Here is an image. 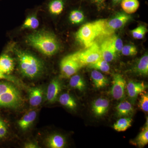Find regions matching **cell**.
Returning <instances> with one entry per match:
<instances>
[{"instance_id": "obj_1", "label": "cell", "mask_w": 148, "mask_h": 148, "mask_svg": "<svg viewBox=\"0 0 148 148\" xmlns=\"http://www.w3.org/2000/svg\"><path fill=\"white\" fill-rule=\"evenodd\" d=\"M26 42L27 45L47 56L55 54L60 48L55 36L47 31H39L28 35Z\"/></svg>"}, {"instance_id": "obj_2", "label": "cell", "mask_w": 148, "mask_h": 148, "mask_svg": "<svg viewBox=\"0 0 148 148\" xmlns=\"http://www.w3.org/2000/svg\"><path fill=\"white\" fill-rule=\"evenodd\" d=\"M18 67L24 76L34 79L42 73L44 64L42 61L33 54L18 49H14Z\"/></svg>"}, {"instance_id": "obj_3", "label": "cell", "mask_w": 148, "mask_h": 148, "mask_svg": "<svg viewBox=\"0 0 148 148\" xmlns=\"http://www.w3.org/2000/svg\"><path fill=\"white\" fill-rule=\"evenodd\" d=\"M107 21L100 19L83 25L76 34V39L85 48L90 46L98 37L102 36Z\"/></svg>"}, {"instance_id": "obj_4", "label": "cell", "mask_w": 148, "mask_h": 148, "mask_svg": "<svg viewBox=\"0 0 148 148\" xmlns=\"http://www.w3.org/2000/svg\"><path fill=\"white\" fill-rule=\"evenodd\" d=\"M23 99L20 91L12 83L0 82V108H16Z\"/></svg>"}, {"instance_id": "obj_5", "label": "cell", "mask_w": 148, "mask_h": 148, "mask_svg": "<svg viewBox=\"0 0 148 148\" xmlns=\"http://www.w3.org/2000/svg\"><path fill=\"white\" fill-rule=\"evenodd\" d=\"M83 66L93 64L102 58L101 49L98 44L94 42L84 50L73 53Z\"/></svg>"}, {"instance_id": "obj_6", "label": "cell", "mask_w": 148, "mask_h": 148, "mask_svg": "<svg viewBox=\"0 0 148 148\" xmlns=\"http://www.w3.org/2000/svg\"><path fill=\"white\" fill-rule=\"evenodd\" d=\"M83 67L73 54L64 57L61 62L60 69L61 76L64 78H69L76 73Z\"/></svg>"}, {"instance_id": "obj_7", "label": "cell", "mask_w": 148, "mask_h": 148, "mask_svg": "<svg viewBox=\"0 0 148 148\" xmlns=\"http://www.w3.org/2000/svg\"><path fill=\"white\" fill-rule=\"evenodd\" d=\"M130 18L131 16L127 13L120 12L117 14L109 21L107 20L102 36H110L115 31L123 27Z\"/></svg>"}, {"instance_id": "obj_8", "label": "cell", "mask_w": 148, "mask_h": 148, "mask_svg": "<svg viewBox=\"0 0 148 148\" xmlns=\"http://www.w3.org/2000/svg\"><path fill=\"white\" fill-rule=\"evenodd\" d=\"M111 94L115 99L121 100L124 98L126 82L121 75L116 74L114 75Z\"/></svg>"}, {"instance_id": "obj_9", "label": "cell", "mask_w": 148, "mask_h": 148, "mask_svg": "<svg viewBox=\"0 0 148 148\" xmlns=\"http://www.w3.org/2000/svg\"><path fill=\"white\" fill-rule=\"evenodd\" d=\"M100 47L102 58L105 61L111 62L116 58L117 53L112 41L111 35L105 40Z\"/></svg>"}, {"instance_id": "obj_10", "label": "cell", "mask_w": 148, "mask_h": 148, "mask_svg": "<svg viewBox=\"0 0 148 148\" xmlns=\"http://www.w3.org/2000/svg\"><path fill=\"white\" fill-rule=\"evenodd\" d=\"M147 86L143 82L130 81L127 83V94L132 103H134L138 96L144 92L147 88Z\"/></svg>"}, {"instance_id": "obj_11", "label": "cell", "mask_w": 148, "mask_h": 148, "mask_svg": "<svg viewBox=\"0 0 148 148\" xmlns=\"http://www.w3.org/2000/svg\"><path fill=\"white\" fill-rule=\"evenodd\" d=\"M62 84L58 79H53L48 86L46 98L49 102L54 103L62 89Z\"/></svg>"}, {"instance_id": "obj_12", "label": "cell", "mask_w": 148, "mask_h": 148, "mask_svg": "<svg viewBox=\"0 0 148 148\" xmlns=\"http://www.w3.org/2000/svg\"><path fill=\"white\" fill-rule=\"evenodd\" d=\"M109 107L108 100L106 98H99L92 103V111L95 116H103L108 112Z\"/></svg>"}, {"instance_id": "obj_13", "label": "cell", "mask_w": 148, "mask_h": 148, "mask_svg": "<svg viewBox=\"0 0 148 148\" xmlns=\"http://www.w3.org/2000/svg\"><path fill=\"white\" fill-rule=\"evenodd\" d=\"M14 67L13 58L7 54H3L0 56V72L10 75L13 71Z\"/></svg>"}, {"instance_id": "obj_14", "label": "cell", "mask_w": 148, "mask_h": 148, "mask_svg": "<svg viewBox=\"0 0 148 148\" xmlns=\"http://www.w3.org/2000/svg\"><path fill=\"white\" fill-rule=\"evenodd\" d=\"M43 89L41 87H34L31 88L29 92V102L33 107L39 106L42 100Z\"/></svg>"}, {"instance_id": "obj_15", "label": "cell", "mask_w": 148, "mask_h": 148, "mask_svg": "<svg viewBox=\"0 0 148 148\" xmlns=\"http://www.w3.org/2000/svg\"><path fill=\"white\" fill-rule=\"evenodd\" d=\"M37 116V113L35 111H31L18 121V126L23 130L28 129L35 121Z\"/></svg>"}, {"instance_id": "obj_16", "label": "cell", "mask_w": 148, "mask_h": 148, "mask_svg": "<svg viewBox=\"0 0 148 148\" xmlns=\"http://www.w3.org/2000/svg\"><path fill=\"white\" fill-rule=\"evenodd\" d=\"M91 77L93 84L97 88H103L108 84V78L97 70H94L92 71Z\"/></svg>"}, {"instance_id": "obj_17", "label": "cell", "mask_w": 148, "mask_h": 148, "mask_svg": "<svg viewBox=\"0 0 148 148\" xmlns=\"http://www.w3.org/2000/svg\"><path fill=\"white\" fill-rule=\"evenodd\" d=\"M46 141L48 147L51 148H64L66 144L65 138L59 134L51 135Z\"/></svg>"}, {"instance_id": "obj_18", "label": "cell", "mask_w": 148, "mask_h": 148, "mask_svg": "<svg viewBox=\"0 0 148 148\" xmlns=\"http://www.w3.org/2000/svg\"><path fill=\"white\" fill-rule=\"evenodd\" d=\"M64 0H49L47 3L49 11L54 15L60 14L64 10Z\"/></svg>"}, {"instance_id": "obj_19", "label": "cell", "mask_w": 148, "mask_h": 148, "mask_svg": "<svg viewBox=\"0 0 148 148\" xmlns=\"http://www.w3.org/2000/svg\"><path fill=\"white\" fill-rule=\"evenodd\" d=\"M117 114L119 116H126L133 113L134 109L131 103L127 101H122L116 106Z\"/></svg>"}, {"instance_id": "obj_20", "label": "cell", "mask_w": 148, "mask_h": 148, "mask_svg": "<svg viewBox=\"0 0 148 148\" xmlns=\"http://www.w3.org/2000/svg\"><path fill=\"white\" fill-rule=\"evenodd\" d=\"M134 71L142 75L147 76L148 74V55L146 53L143 56L134 67Z\"/></svg>"}, {"instance_id": "obj_21", "label": "cell", "mask_w": 148, "mask_h": 148, "mask_svg": "<svg viewBox=\"0 0 148 148\" xmlns=\"http://www.w3.org/2000/svg\"><path fill=\"white\" fill-rule=\"evenodd\" d=\"M121 6L125 13L131 14L138 10L140 3L138 0H122Z\"/></svg>"}, {"instance_id": "obj_22", "label": "cell", "mask_w": 148, "mask_h": 148, "mask_svg": "<svg viewBox=\"0 0 148 148\" xmlns=\"http://www.w3.org/2000/svg\"><path fill=\"white\" fill-rule=\"evenodd\" d=\"M61 105L71 110H75L77 104L73 97L68 93H64L60 95L58 100Z\"/></svg>"}, {"instance_id": "obj_23", "label": "cell", "mask_w": 148, "mask_h": 148, "mask_svg": "<svg viewBox=\"0 0 148 148\" xmlns=\"http://www.w3.org/2000/svg\"><path fill=\"white\" fill-rule=\"evenodd\" d=\"M71 87L80 91H84L86 87L85 82L82 77L79 75L72 76L69 82Z\"/></svg>"}, {"instance_id": "obj_24", "label": "cell", "mask_w": 148, "mask_h": 148, "mask_svg": "<svg viewBox=\"0 0 148 148\" xmlns=\"http://www.w3.org/2000/svg\"><path fill=\"white\" fill-rule=\"evenodd\" d=\"M132 121L130 117L120 119L114 124L113 128L118 132L125 131L131 126Z\"/></svg>"}, {"instance_id": "obj_25", "label": "cell", "mask_w": 148, "mask_h": 148, "mask_svg": "<svg viewBox=\"0 0 148 148\" xmlns=\"http://www.w3.org/2000/svg\"><path fill=\"white\" fill-rule=\"evenodd\" d=\"M148 143V122L145 126L135 140V144L140 147H143Z\"/></svg>"}, {"instance_id": "obj_26", "label": "cell", "mask_w": 148, "mask_h": 148, "mask_svg": "<svg viewBox=\"0 0 148 148\" xmlns=\"http://www.w3.org/2000/svg\"><path fill=\"white\" fill-rule=\"evenodd\" d=\"M39 25V22L36 16L31 15L28 16L25 19L24 23L21 27V30L24 29H37Z\"/></svg>"}, {"instance_id": "obj_27", "label": "cell", "mask_w": 148, "mask_h": 148, "mask_svg": "<svg viewBox=\"0 0 148 148\" xmlns=\"http://www.w3.org/2000/svg\"><path fill=\"white\" fill-rule=\"evenodd\" d=\"M88 66L91 69L99 70L105 73H108L110 71V67L108 62L105 61L103 58H101L95 63L90 64Z\"/></svg>"}, {"instance_id": "obj_28", "label": "cell", "mask_w": 148, "mask_h": 148, "mask_svg": "<svg viewBox=\"0 0 148 148\" xmlns=\"http://www.w3.org/2000/svg\"><path fill=\"white\" fill-rule=\"evenodd\" d=\"M84 18V16L82 12L78 10H74L71 12L69 19L72 23L79 24L82 23Z\"/></svg>"}, {"instance_id": "obj_29", "label": "cell", "mask_w": 148, "mask_h": 148, "mask_svg": "<svg viewBox=\"0 0 148 148\" xmlns=\"http://www.w3.org/2000/svg\"><path fill=\"white\" fill-rule=\"evenodd\" d=\"M147 30L145 26L140 25L131 32L132 37L137 39H141L144 38Z\"/></svg>"}, {"instance_id": "obj_30", "label": "cell", "mask_w": 148, "mask_h": 148, "mask_svg": "<svg viewBox=\"0 0 148 148\" xmlns=\"http://www.w3.org/2000/svg\"><path fill=\"white\" fill-rule=\"evenodd\" d=\"M139 95H140V98L139 103V107L144 112H148V95L147 92L144 91L141 92Z\"/></svg>"}, {"instance_id": "obj_31", "label": "cell", "mask_w": 148, "mask_h": 148, "mask_svg": "<svg viewBox=\"0 0 148 148\" xmlns=\"http://www.w3.org/2000/svg\"><path fill=\"white\" fill-rule=\"evenodd\" d=\"M121 52L123 55L129 56L136 55L138 53V51L135 46L127 45L123 46Z\"/></svg>"}, {"instance_id": "obj_32", "label": "cell", "mask_w": 148, "mask_h": 148, "mask_svg": "<svg viewBox=\"0 0 148 148\" xmlns=\"http://www.w3.org/2000/svg\"><path fill=\"white\" fill-rule=\"evenodd\" d=\"M111 37L116 53L121 52L123 46L122 40L115 35H111Z\"/></svg>"}, {"instance_id": "obj_33", "label": "cell", "mask_w": 148, "mask_h": 148, "mask_svg": "<svg viewBox=\"0 0 148 148\" xmlns=\"http://www.w3.org/2000/svg\"><path fill=\"white\" fill-rule=\"evenodd\" d=\"M8 132V127L6 123L0 118V140L5 138Z\"/></svg>"}, {"instance_id": "obj_34", "label": "cell", "mask_w": 148, "mask_h": 148, "mask_svg": "<svg viewBox=\"0 0 148 148\" xmlns=\"http://www.w3.org/2000/svg\"><path fill=\"white\" fill-rule=\"evenodd\" d=\"M6 80L13 83L18 84L19 81L15 77L12 76L10 75L3 73L0 72V80Z\"/></svg>"}, {"instance_id": "obj_35", "label": "cell", "mask_w": 148, "mask_h": 148, "mask_svg": "<svg viewBox=\"0 0 148 148\" xmlns=\"http://www.w3.org/2000/svg\"><path fill=\"white\" fill-rule=\"evenodd\" d=\"M24 147L26 148H38L37 145L34 143H29L25 144Z\"/></svg>"}, {"instance_id": "obj_36", "label": "cell", "mask_w": 148, "mask_h": 148, "mask_svg": "<svg viewBox=\"0 0 148 148\" xmlns=\"http://www.w3.org/2000/svg\"><path fill=\"white\" fill-rule=\"evenodd\" d=\"M122 1V0H112V2L114 5H117L121 2Z\"/></svg>"}, {"instance_id": "obj_37", "label": "cell", "mask_w": 148, "mask_h": 148, "mask_svg": "<svg viewBox=\"0 0 148 148\" xmlns=\"http://www.w3.org/2000/svg\"><path fill=\"white\" fill-rule=\"evenodd\" d=\"M95 1L98 2H102L104 1L105 0H94Z\"/></svg>"}]
</instances>
